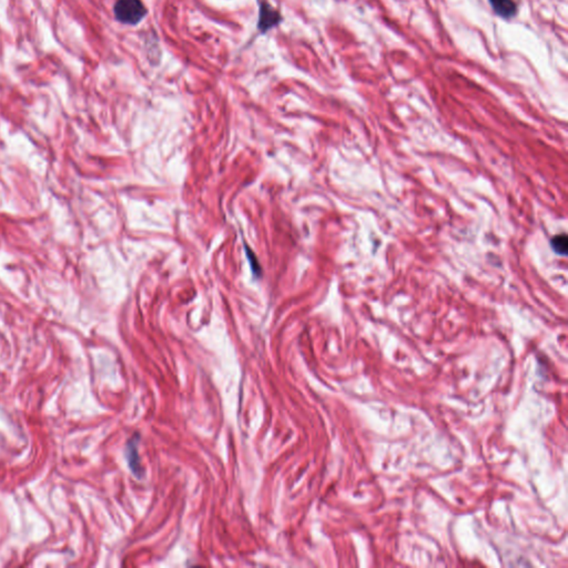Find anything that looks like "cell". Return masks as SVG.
Segmentation results:
<instances>
[{
    "instance_id": "3957f363",
    "label": "cell",
    "mask_w": 568,
    "mask_h": 568,
    "mask_svg": "<svg viewBox=\"0 0 568 568\" xmlns=\"http://www.w3.org/2000/svg\"><path fill=\"white\" fill-rule=\"evenodd\" d=\"M493 10L500 16V17L509 19L514 17L518 12L516 3L513 0H489Z\"/></svg>"
},
{
    "instance_id": "6da1fadb",
    "label": "cell",
    "mask_w": 568,
    "mask_h": 568,
    "mask_svg": "<svg viewBox=\"0 0 568 568\" xmlns=\"http://www.w3.org/2000/svg\"><path fill=\"white\" fill-rule=\"evenodd\" d=\"M113 12L118 21L131 26L138 25L147 14L141 0H118Z\"/></svg>"
},
{
    "instance_id": "277c9868",
    "label": "cell",
    "mask_w": 568,
    "mask_h": 568,
    "mask_svg": "<svg viewBox=\"0 0 568 568\" xmlns=\"http://www.w3.org/2000/svg\"><path fill=\"white\" fill-rule=\"evenodd\" d=\"M551 248L557 255H565L567 253L568 240L566 235H556L551 239Z\"/></svg>"
},
{
    "instance_id": "7a4b0ae2",
    "label": "cell",
    "mask_w": 568,
    "mask_h": 568,
    "mask_svg": "<svg viewBox=\"0 0 568 568\" xmlns=\"http://www.w3.org/2000/svg\"><path fill=\"white\" fill-rule=\"evenodd\" d=\"M280 21V14L273 10L268 3H262L260 7V19H259V28L263 32L268 29L272 28L273 26L277 25Z\"/></svg>"
}]
</instances>
